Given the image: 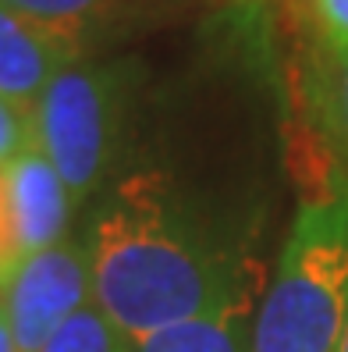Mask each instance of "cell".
Segmentation results:
<instances>
[{
    "label": "cell",
    "instance_id": "obj_8",
    "mask_svg": "<svg viewBox=\"0 0 348 352\" xmlns=\"http://www.w3.org/2000/svg\"><path fill=\"white\" fill-rule=\"evenodd\" d=\"M313 103L316 114L348 157V50L316 43L313 65Z\"/></svg>",
    "mask_w": 348,
    "mask_h": 352
},
{
    "label": "cell",
    "instance_id": "obj_4",
    "mask_svg": "<svg viewBox=\"0 0 348 352\" xmlns=\"http://www.w3.org/2000/svg\"><path fill=\"white\" fill-rule=\"evenodd\" d=\"M93 302L89 245L65 239L22 260L0 285V309L14 352H39L75 309Z\"/></svg>",
    "mask_w": 348,
    "mask_h": 352
},
{
    "label": "cell",
    "instance_id": "obj_1",
    "mask_svg": "<svg viewBox=\"0 0 348 352\" xmlns=\"http://www.w3.org/2000/svg\"><path fill=\"white\" fill-rule=\"evenodd\" d=\"M93 302L132 345L210 309L253 274L160 175L117 182L89 228Z\"/></svg>",
    "mask_w": 348,
    "mask_h": 352
},
{
    "label": "cell",
    "instance_id": "obj_5",
    "mask_svg": "<svg viewBox=\"0 0 348 352\" xmlns=\"http://www.w3.org/2000/svg\"><path fill=\"white\" fill-rule=\"evenodd\" d=\"M75 57L86 54L0 0V96L32 111L50 78Z\"/></svg>",
    "mask_w": 348,
    "mask_h": 352
},
{
    "label": "cell",
    "instance_id": "obj_9",
    "mask_svg": "<svg viewBox=\"0 0 348 352\" xmlns=\"http://www.w3.org/2000/svg\"><path fill=\"white\" fill-rule=\"evenodd\" d=\"M39 352H135V345L96 302H86L54 331Z\"/></svg>",
    "mask_w": 348,
    "mask_h": 352
},
{
    "label": "cell",
    "instance_id": "obj_11",
    "mask_svg": "<svg viewBox=\"0 0 348 352\" xmlns=\"http://www.w3.org/2000/svg\"><path fill=\"white\" fill-rule=\"evenodd\" d=\"M316 32V43L348 50V0H299Z\"/></svg>",
    "mask_w": 348,
    "mask_h": 352
},
{
    "label": "cell",
    "instance_id": "obj_13",
    "mask_svg": "<svg viewBox=\"0 0 348 352\" xmlns=\"http://www.w3.org/2000/svg\"><path fill=\"white\" fill-rule=\"evenodd\" d=\"M338 352H348V327H345V335H341V342H338Z\"/></svg>",
    "mask_w": 348,
    "mask_h": 352
},
{
    "label": "cell",
    "instance_id": "obj_7",
    "mask_svg": "<svg viewBox=\"0 0 348 352\" xmlns=\"http://www.w3.org/2000/svg\"><path fill=\"white\" fill-rule=\"evenodd\" d=\"M8 8L25 14L29 22L50 29L54 36L68 39L71 47L86 50V43L107 36L125 14L128 0H4Z\"/></svg>",
    "mask_w": 348,
    "mask_h": 352
},
{
    "label": "cell",
    "instance_id": "obj_12",
    "mask_svg": "<svg viewBox=\"0 0 348 352\" xmlns=\"http://www.w3.org/2000/svg\"><path fill=\"white\" fill-rule=\"evenodd\" d=\"M0 352H14L11 331H8V320H4V309H0Z\"/></svg>",
    "mask_w": 348,
    "mask_h": 352
},
{
    "label": "cell",
    "instance_id": "obj_10",
    "mask_svg": "<svg viewBox=\"0 0 348 352\" xmlns=\"http://www.w3.org/2000/svg\"><path fill=\"white\" fill-rule=\"evenodd\" d=\"M32 146V114L11 103L8 96H0V168H8L11 160H18Z\"/></svg>",
    "mask_w": 348,
    "mask_h": 352
},
{
    "label": "cell",
    "instance_id": "obj_3",
    "mask_svg": "<svg viewBox=\"0 0 348 352\" xmlns=\"http://www.w3.org/2000/svg\"><path fill=\"white\" fill-rule=\"evenodd\" d=\"M32 139L71 203H86L111 171L125 125V78L114 65L75 57L32 103Z\"/></svg>",
    "mask_w": 348,
    "mask_h": 352
},
{
    "label": "cell",
    "instance_id": "obj_2",
    "mask_svg": "<svg viewBox=\"0 0 348 352\" xmlns=\"http://www.w3.org/2000/svg\"><path fill=\"white\" fill-rule=\"evenodd\" d=\"M348 327V178L305 199L259 299L253 352H338Z\"/></svg>",
    "mask_w": 348,
    "mask_h": 352
},
{
    "label": "cell",
    "instance_id": "obj_6",
    "mask_svg": "<svg viewBox=\"0 0 348 352\" xmlns=\"http://www.w3.org/2000/svg\"><path fill=\"white\" fill-rule=\"evenodd\" d=\"M256 309V281H249L202 314L135 342V352H253Z\"/></svg>",
    "mask_w": 348,
    "mask_h": 352
}]
</instances>
